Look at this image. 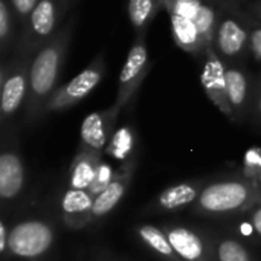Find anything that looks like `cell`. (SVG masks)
Listing matches in <instances>:
<instances>
[{
  "instance_id": "6da1fadb",
  "label": "cell",
  "mask_w": 261,
  "mask_h": 261,
  "mask_svg": "<svg viewBox=\"0 0 261 261\" xmlns=\"http://www.w3.org/2000/svg\"><path fill=\"white\" fill-rule=\"evenodd\" d=\"M76 20V15L69 17L63 28L46 44H43L32 58L29 96L24 106L28 121H37L41 118L47 99L60 87L58 83L66 63L69 46L72 43Z\"/></svg>"
},
{
  "instance_id": "7a4b0ae2",
  "label": "cell",
  "mask_w": 261,
  "mask_h": 261,
  "mask_svg": "<svg viewBox=\"0 0 261 261\" xmlns=\"http://www.w3.org/2000/svg\"><path fill=\"white\" fill-rule=\"evenodd\" d=\"M258 203H261L258 179L245 174L205 185L194 203V211L205 216H237L251 213Z\"/></svg>"
},
{
  "instance_id": "3957f363",
  "label": "cell",
  "mask_w": 261,
  "mask_h": 261,
  "mask_svg": "<svg viewBox=\"0 0 261 261\" xmlns=\"http://www.w3.org/2000/svg\"><path fill=\"white\" fill-rule=\"evenodd\" d=\"M249 20L251 14L243 11L237 0H228L225 3L211 43L225 64H245L248 55H251Z\"/></svg>"
},
{
  "instance_id": "277c9868",
  "label": "cell",
  "mask_w": 261,
  "mask_h": 261,
  "mask_svg": "<svg viewBox=\"0 0 261 261\" xmlns=\"http://www.w3.org/2000/svg\"><path fill=\"white\" fill-rule=\"evenodd\" d=\"M76 0H38L23 26L15 52L35 55L66 23V15Z\"/></svg>"
},
{
  "instance_id": "5b68a950",
  "label": "cell",
  "mask_w": 261,
  "mask_h": 261,
  "mask_svg": "<svg viewBox=\"0 0 261 261\" xmlns=\"http://www.w3.org/2000/svg\"><path fill=\"white\" fill-rule=\"evenodd\" d=\"M32 58L31 54L14 52L0 66V119L3 127L23 104L26 106Z\"/></svg>"
},
{
  "instance_id": "8992f818",
  "label": "cell",
  "mask_w": 261,
  "mask_h": 261,
  "mask_svg": "<svg viewBox=\"0 0 261 261\" xmlns=\"http://www.w3.org/2000/svg\"><path fill=\"white\" fill-rule=\"evenodd\" d=\"M106 75V58L104 54H98L76 76L66 84L60 86L47 99L41 116L49 113H58L72 109L84 98H87L102 81Z\"/></svg>"
},
{
  "instance_id": "52a82bcc",
  "label": "cell",
  "mask_w": 261,
  "mask_h": 261,
  "mask_svg": "<svg viewBox=\"0 0 261 261\" xmlns=\"http://www.w3.org/2000/svg\"><path fill=\"white\" fill-rule=\"evenodd\" d=\"M150 69H151V60L148 54L147 35H135L125 63L119 73L118 92L113 106L122 110L138 93Z\"/></svg>"
},
{
  "instance_id": "ba28073f",
  "label": "cell",
  "mask_w": 261,
  "mask_h": 261,
  "mask_svg": "<svg viewBox=\"0 0 261 261\" xmlns=\"http://www.w3.org/2000/svg\"><path fill=\"white\" fill-rule=\"evenodd\" d=\"M54 229L43 220H26L9 229V254L18 258L37 260L49 252Z\"/></svg>"
},
{
  "instance_id": "9c48e42d",
  "label": "cell",
  "mask_w": 261,
  "mask_h": 261,
  "mask_svg": "<svg viewBox=\"0 0 261 261\" xmlns=\"http://www.w3.org/2000/svg\"><path fill=\"white\" fill-rule=\"evenodd\" d=\"M119 113L121 109H118L116 106L89 113L81 122L78 150L104 154L116 130Z\"/></svg>"
},
{
  "instance_id": "30bf717a",
  "label": "cell",
  "mask_w": 261,
  "mask_h": 261,
  "mask_svg": "<svg viewBox=\"0 0 261 261\" xmlns=\"http://www.w3.org/2000/svg\"><path fill=\"white\" fill-rule=\"evenodd\" d=\"M200 83L211 102L232 121V110L226 92V64L217 55L213 46H210L205 52L200 72Z\"/></svg>"
},
{
  "instance_id": "8fae6325",
  "label": "cell",
  "mask_w": 261,
  "mask_h": 261,
  "mask_svg": "<svg viewBox=\"0 0 261 261\" xmlns=\"http://www.w3.org/2000/svg\"><path fill=\"white\" fill-rule=\"evenodd\" d=\"M254 86L255 80L246 70L245 64H226V92L234 122H242L252 109Z\"/></svg>"
},
{
  "instance_id": "7c38bea8",
  "label": "cell",
  "mask_w": 261,
  "mask_h": 261,
  "mask_svg": "<svg viewBox=\"0 0 261 261\" xmlns=\"http://www.w3.org/2000/svg\"><path fill=\"white\" fill-rule=\"evenodd\" d=\"M135 168H136V158L135 156L116 168L110 185L93 200V217L95 219L106 217L122 200V197L125 196V193L130 187Z\"/></svg>"
},
{
  "instance_id": "4fadbf2b",
  "label": "cell",
  "mask_w": 261,
  "mask_h": 261,
  "mask_svg": "<svg viewBox=\"0 0 261 261\" xmlns=\"http://www.w3.org/2000/svg\"><path fill=\"white\" fill-rule=\"evenodd\" d=\"M93 200L87 190H66L61 199V214L67 228L78 231L95 220Z\"/></svg>"
},
{
  "instance_id": "5bb4252c",
  "label": "cell",
  "mask_w": 261,
  "mask_h": 261,
  "mask_svg": "<svg viewBox=\"0 0 261 261\" xmlns=\"http://www.w3.org/2000/svg\"><path fill=\"white\" fill-rule=\"evenodd\" d=\"M162 229L184 261H213L210 248L196 231L185 226H165Z\"/></svg>"
},
{
  "instance_id": "9a60e30c",
  "label": "cell",
  "mask_w": 261,
  "mask_h": 261,
  "mask_svg": "<svg viewBox=\"0 0 261 261\" xmlns=\"http://www.w3.org/2000/svg\"><path fill=\"white\" fill-rule=\"evenodd\" d=\"M171 35L177 47L196 57L197 60H203L206 49L211 46L205 41L197 23L191 18H185L176 14H168Z\"/></svg>"
},
{
  "instance_id": "2e32d148",
  "label": "cell",
  "mask_w": 261,
  "mask_h": 261,
  "mask_svg": "<svg viewBox=\"0 0 261 261\" xmlns=\"http://www.w3.org/2000/svg\"><path fill=\"white\" fill-rule=\"evenodd\" d=\"M24 185V168L18 153L6 148L0 154V197L14 200Z\"/></svg>"
},
{
  "instance_id": "e0dca14e",
  "label": "cell",
  "mask_w": 261,
  "mask_h": 261,
  "mask_svg": "<svg viewBox=\"0 0 261 261\" xmlns=\"http://www.w3.org/2000/svg\"><path fill=\"white\" fill-rule=\"evenodd\" d=\"M104 154L78 150L69 167V188L87 190L93 182Z\"/></svg>"
},
{
  "instance_id": "ac0fdd59",
  "label": "cell",
  "mask_w": 261,
  "mask_h": 261,
  "mask_svg": "<svg viewBox=\"0 0 261 261\" xmlns=\"http://www.w3.org/2000/svg\"><path fill=\"white\" fill-rule=\"evenodd\" d=\"M202 188L203 187L200 182H182L177 185H171L158 196V199L154 200V206L158 211L180 210L184 206L196 203Z\"/></svg>"
},
{
  "instance_id": "d6986e66",
  "label": "cell",
  "mask_w": 261,
  "mask_h": 261,
  "mask_svg": "<svg viewBox=\"0 0 261 261\" xmlns=\"http://www.w3.org/2000/svg\"><path fill=\"white\" fill-rule=\"evenodd\" d=\"M20 37V23L9 3V0H0V50L2 63H5L17 49Z\"/></svg>"
},
{
  "instance_id": "ffe728a7",
  "label": "cell",
  "mask_w": 261,
  "mask_h": 261,
  "mask_svg": "<svg viewBox=\"0 0 261 261\" xmlns=\"http://www.w3.org/2000/svg\"><path fill=\"white\" fill-rule=\"evenodd\" d=\"M165 11L164 0H128L127 14L135 35H147L156 15Z\"/></svg>"
},
{
  "instance_id": "44dd1931",
  "label": "cell",
  "mask_w": 261,
  "mask_h": 261,
  "mask_svg": "<svg viewBox=\"0 0 261 261\" xmlns=\"http://www.w3.org/2000/svg\"><path fill=\"white\" fill-rule=\"evenodd\" d=\"M138 236L142 240V243L153 251L158 257L165 261H184L173 248L168 236L162 228H158L154 225H141L138 228Z\"/></svg>"
},
{
  "instance_id": "7402d4cb",
  "label": "cell",
  "mask_w": 261,
  "mask_h": 261,
  "mask_svg": "<svg viewBox=\"0 0 261 261\" xmlns=\"http://www.w3.org/2000/svg\"><path fill=\"white\" fill-rule=\"evenodd\" d=\"M136 150V130L132 125H122L115 130L104 154L121 164L135 156Z\"/></svg>"
},
{
  "instance_id": "603a6c76",
  "label": "cell",
  "mask_w": 261,
  "mask_h": 261,
  "mask_svg": "<svg viewBox=\"0 0 261 261\" xmlns=\"http://www.w3.org/2000/svg\"><path fill=\"white\" fill-rule=\"evenodd\" d=\"M217 261H252L246 246L232 239L222 240L216 248Z\"/></svg>"
},
{
  "instance_id": "cb8c5ba5",
  "label": "cell",
  "mask_w": 261,
  "mask_h": 261,
  "mask_svg": "<svg viewBox=\"0 0 261 261\" xmlns=\"http://www.w3.org/2000/svg\"><path fill=\"white\" fill-rule=\"evenodd\" d=\"M115 171H116V170H113L112 164L102 158V161H101V164H99V168H98V173H96L93 182L90 184V187L87 188L89 194H90L93 199H96V197L110 185V182H112V179H113V176H115Z\"/></svg>"
},
{
  "instance_id": "d4e9b609",
  "label": "cell",
  "mask_w": 261,
  "mask_h": 261,
  "mask_svg": "<svg viewBox=\"0 0 261 261\" xmlns=\"http://www.w3.org/2000/svg\"><path fill=\"white\" fill-rule=\"evenodd\" d=\"M249 52L257 63H261V23L252 15L249 20Z\"/></svg>"
},
{
  "instance_id": "484cf974",
  "label": "cell",
  "mask_w": 261,
  "mask_h": 261,
  "mask_svg": "<svg viewBox=\"0 0 261 261\" xmlns=\"http://www.w3.org/2000/svg\"><path fill=\"white\" fill-rule=\"evenodd\" d=\"M17 18H18V23H20V28L23 26V23L26 21V18L29 17V14L32 12V9L35 8V5L38 3V0H9Z\"/></svg>"
},
{
  "instance_id": "4316f807",
  "label": "cell",
  "mask_w": 261,
  "mask_h": 261,
  "mask_svg": "<svg viewBox=\"0 0 261 261\" xmlns=\"http://www.w3.org/2000/svg\"><path fill=\"white\" fill-rule=\"evenodd\" d=\"M0 252L3 257L9 252V231L5 222H0Z\"/></svg>"
},
{
  "instance_id": "83f0119b",
  "label": "cell",
  "mask_w": 261,
  "mask_h": 261,
  "mask_svg": "<svg viewBox=\"0 0 261 261\" xmlns=\"http://www.w3.org/2000/svg\"><path fill=\"white\" fill-rule=\"evenodd\" d=\"M252 109L257 112L258 118L261 119V80L255 81L254 86V99H252Z\"/></svg>"
},
{
  "instance_id": "f1b7e54d",
  "label": "cell",
  "mask_w": 261,
  "mask_h": 261,
  "mask_svg": "<svg viewBox=\"0 0 261 261\" xmlns=\"http://www.w3.org/2000/svg\"><path fill=\"white\" fill-rule=\"evenodd\" d=\"M249 214H251V223H252L254 229L260 234L261 237V203H258Z\"/></svg>"
},
{
  "instance_id": "f546056e",
  "label": "cell",
  "mask_w": 261,
  "mask_h": 261,
  "mask_svg": "<svg viewBox=\"0 0 261 261\" xmlns=\"http://www.w3.org/2000/svg\"><path fill=\"white\" fill-rule=\"evenodd\" d=\"M248 12L261 23V0H252L248 5Z\"/></svg>"
},
{
  "instance_id": "4dcf8cb0",
  "label": "cell",
  "mask_w": 261,
  "mask_h": 261,
  "mask_svg": "<svg viewBox=\"0 0 261 261\" xmlns=\"http://www.w3.org/2000/svg\"><path fill=\"white\" fill-rule=\"evenodd\" d=\"M258 184H260V190H261V176L258 177Z\"/></svg>"
}]
</instances>
